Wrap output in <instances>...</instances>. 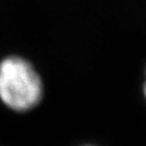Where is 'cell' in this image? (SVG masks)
<instances>
[{
  "mask_svg": "<svg viewBox=\"0 0 146 146\" xmlns=\"http://www.w3.org/2000/svg\"><path fill=\"white\" fill-rule=\"evenodd\" d=\"M43 97V83L30 62L9 56L0 62V99L15 112L36 107Z\"/></svg>",
  "mask_w": 146,
  "mask_h": 146,
  "instance_id": "obj_1",
  "label": "cell"
}]
</instances>
